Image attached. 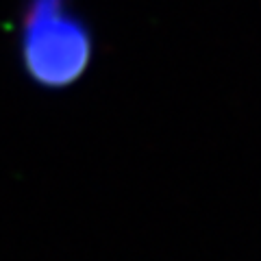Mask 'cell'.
Returning <instances> with one entry per match:
<instances>
[{"label": "cell", "mask_w": 261, "mask_h": 261, "mask_svg": "<svg viewBox=\"0 0 261 261\" xmlns=\"http://www.w3.org/2000/svg\"><path fill=\"white\" fill-rule=\"evenodd\" d=\"M20 68L35 87H74L92 68L96 46L72 0H24L18 24Z\"/></svg>", "instance_id": "obj_1"}]
</instances>
